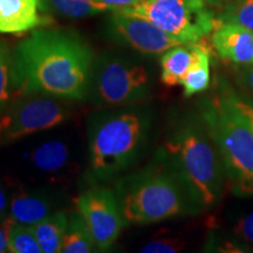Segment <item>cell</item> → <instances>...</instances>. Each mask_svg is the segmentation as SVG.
Instances as JSON below:
<instances>
[{"instance_id": "cell-20", "label": "cell", "mask_w": 253, "mask_h": 253, "mask_svg": "<svg viewBox=\"0 0 253 253\" xmlns=\"http://www.w3.org/2000/svg\"><path fill=\"white\" fill-rule=\"evenodd\" d=\"M8 252L41 253V248L32 225L15 223L13 220L8 232Z\"/></svg>"}, {"instance_id": "cell-29", "label": "cell", "mask_w": 253, "mask_h": 253, "mask_svg": "<svg viewBox=\"0 0 253 253\" xmlns=\"http://www.w3.org/2000/svg\"><path fill=\"white\" fill-rule=\"evenodd\" d=\"M239 80L246 88L253 91V65L245 66L244 71L240 74Z\"/></svg>"}, {"instance_id": "cell-1", "label": "cell", "mask_w": 253, "mask_h": 253, "mask_svg": "<svg viewBox=\"0 0 253 253\" xmlns=\"http://www.w3.org/2000/svg\"><path fill=\"white\" fill-rule=\"evenodd\" d=\"M94 61L90 45L77 32L36 28L12 50L14 93L84 101Z\"/></svg>"}, {"instance_id": "cell-9", "label": "cell", "mask_w": 253, "mask_h": 253, "mask_svg": "<svg viewBox=\"0 0 253 253\" xmlns=\"http://www.w3.org/2000/svg\"><path fill=\"white\" fill-rule=\"evenodd\" d=\"M75 207L86 221L97 251H108L118 240L122 227L126 226L114 189L93 184L79 196Z\"/></svg>"}, {"instance_id": "cell-13", "label": "cell", "mask_w": 253, "mask_h": 253, "mask_svg": "<svg viewBox=\"0 0 253 253\" xmlns=\"http://www.w3.org/2000/svg\"><path fill=\"white\" fill-rule=\"evenodd\" d=\"M54 211L55 202L46 192L21 190L12 195L9 203V217L25 225H34Z\"/></svg>"}, {"instance_id": "cell-16", "label": "cell", "mask_w": 253, "mask_h": 253, "mask_svg": "<svg viewBox=\"0 0 253 253\" xmlns=\"http://www.w3.org/2000/svg\"><path fill=\"white\" fill-rule=\"evenodd\" d=\"M68 225V214L56 210L49 216L32 225L43 253H58Z\"/></svg>"}, {"instance_id": "cell-10", "label": "cell", "mask_w": 253, "mask_h": 253, "mask_svg": "<svg viewBox=\"0 0 253 253\" xmlns=\"http://www.w3.org/2000/svg\"><path fill=\"white\" fill-rule=\"evenodd\" d=\"M109 32L119 42L143 55L163 54L182 41L170 36L143 18L113 11L109 18Z\"/></svg>"}, {"instance_id": "cell-22", "label": "cell", "mask_w": 253, "mask_h": 253, "mask_svg": "<svg viewBox=\"0 0 253 253\" xmlns=\"http://www.w3.org/2000/svg\"><path fill=\"white\" fill-rule=\"evenodd\" d=\"M13 91L12 50L5 41H0V114L7 107Z\"/></svg>"}, {"instance_id": "cell-4", "label": "cell", "mask_w": 253, "mask_h": 253, "mask_svg": "<svg viewBox=\"0 0 253 253\" xmlns=\"http://www.w3.org/2000/svg\"><path fill=\"white\" fill-rule=\"evenodd\" d=\"M236 90L224 79L201 100L198 114L219 154L226 182L239 197H253V130L235 100Z\"/></svg>"}, {"instance_id": "cell-8", "label": "cell", "mask_w": 253, "mask_h": 253, "mask_svg": "<svg viewBox=\"0 0 253 253\" xmlns=\"http://www.w3.org/2000/svg\"><path fill=\"white\" fill-rule=\"evenodd\" d=\"M71 118L65 100L46 95H19L0 114V144L46 131Z\"/></svg>"}, {"instance_id": "cell-14", "label": "cell", "mask_w": 253, "mask_h": 253, "mask_svg": "<svg viewBox=\"0 0 253 253\" xmlns=\"http://www.w3.org/2000/svg\"><path fill=\"white\" fill-rule=\"evenodd\" d=\"M199 42L182 43L163 53L160 60L161 81L166 86L181 84L183 78L197 59L201 47Z\"/></svg>"}, {"instance_id": "cell-3", "label": "cell", "mask_w": 253, "mask_h": 253, "mask_svg": "<svg viewBox=\"0 0 253 253\" xmlns=\"http://www.w3.org/2000/svg\"><path fill=\"white\" fill-rule=\"evenodd\" d=\"M151 116L135 104L94 114L88 122L91 184L119 178L140 160L147 148Z\"/></svg>"}, {"instance_id": "cell-5", "label": "cell", "mask_w": 253, "mask_h": 253, "mask_svg": "<svg viewBox=\"0 0 253 253\" xmlns=\"http://www.w3.org/2000/svg\"><path fill=\"white\" fill-rule=\"evenodd\" d=\"M162 150L184 178L201 212L219 203L225 189V172L212 137L198 113L177 121Z\"/></svg>"}, {"instance_id": "cell-30", "label": "cell", "mask_w": 253, "mask_h": 253, "mask_svg": "<svg viewBox=\"0 0 253 253\" xmlns=\"http://www.w3.org/2000/svg\"><path fill=\"white\" fill-rule=\"evenodd\" d=\"M207 4L210 6L211 8H217V9H220L223 8L224 6L229 5L230 2L235 1V0H204Z\"/></svg>"}, {"instance_id": "cell-18", "label": "cell", "mask_w": 253, "mask_h": 253, "mask_svg": "<svg viewBox=\"0 0 253 253\" xmlns=\"http://www.w3.org/2000/svg\"><path fill=\"white\" fill-rule=\"evenodd\" d=\"M97 248L86 221L78 210L68 214V225L63 237L60 252L89 253L96 252Z\"/></svg>"}, {"instance_id": "cell-24", "label": "cell", "mask_w": 253, "mask_h": 253, "mask_svg": "<svg viewBox=\"0 0 253 253\" xmlns=\"http://www.w3.org/2000/svg\"><path fill=\"white\" fill-rule=\"evenodd\" d=\"M184 248V243L178 238L172 237H164V238H157L145 244L140 250L143 253H175L182 251Z\"/></svg>"}, {"instance_id": "cell-28", "label": "cell", "mask_w": 253, "mask_h": 253, "mask_svg": "<svg viewBox=\"0 0 253 253\" xmlns=\"http://www.w3.org/2000/svg\"><path fill=\"white\" fill-rule=\"evenodd\" d=\"M95 1L102 2L104 5H108L114 11L123 7H131V6L138 5L143 2L144 0H95Z\"/></svg>"}, {"instance_id": "cell-21", "label": "cell", "mask_w": 253, "mask_h": 253, "mask_svg": "<svg viewBox=\"0 0 253 253\" xmlns=\"http://www.w3.org/2000/svg\"><path fill=\"white\" fill-rule=\"evenodd\" d=\"M217 21L240 25L253 32V0H235L218 9Z\"/></svg>"}, {"instance_id": "cell-15", "label": "cell", "mask_w": 253, "mask_h": 253, "mask_svg": "<svg viewBox=\"0 0 253 253\" xmlns=\"http://www.w3.org/2000/svg\"><path fill=\"white\" fill-rule=\"evenodd\" d=\"M72 148L62 140H49L34 148L30 162L34 169L43 175H59L72 163Z\"/></svg>"}, {"instance_id": "cell-7", "label": "cell", "mask_w": 253, "mask_h": 253, "mask_svg": "<svg viewBox=\"0 0 253 253\" xmlns=\"http://www.w3.org/2000/svg\"><path fill=\"white\" fill-rule=\"evenodd\" d=\"M115 11L143 18L183 43L199 42L217 25V15L204 0H144Z\"/></svg>"}, {"instance_id": "cell-17", "label": "cell", "mask_w": 253, "mask_h": 253, "mask_svg": "<svg viewBox=\"0 0 253 253\" xmlns=\"http://www.w3.org/2000/svg\"><path fill=\"white\" fill-rule=\"evenodd\" d=\"M42 13H54L61 17L80 19L103 12H113L108 5L95 0H40Z\"/></svg>"}, {"instance_id": "cell-2", "label": "cell", "mask_w": 253, "mask_h": 253, "mask_svg": "<svg viewBox=\"0 0 253 253\" xmlns=\"http://www.w3.org/2000/svg\"><path fill=\"white\" fill-rule=\"evenodd\" d=\"M113 189L126 226L201 212L184 178L162 148L148 166L116 179Z\"/></svg>"}, {"instance_id": "cell-12", "label": "cell", "mask_w": 253, "mask_h": 253, "mask_svg": "<svg viewBox=\"0 0 253 253\" xmlns=\"http://www.w3.org/2000/svg\"><path fill=\"white\" fill-rule=\"evenodd\" d=\"M40 0H0V33L21 34L48 24Z\"/></svg>"}, {"instance_id": "cell-25", "label": "cell", "mask_w": 253, "mask_h": 253, "mask_svg": "<svg viewBox=\"0 0 253 253\" xmlns=\"http://www.w3.org/2000/svg\"><path fill=\"white\" fill-rule=\"evenodd\" d=\"M235 100L239 110L244 115L246 121L249 122L250 126H251L253 130V100L250 99V97L243 96V95L238 94L237 91L235 93Z\"/></svg>"}, {"instance_id": "cell-27", "label": "cell", "mask_w": 253, "mask_h": 253, "mask_svg": "<svg viewBox=\"0 0 253 253\" xmlns=\"http://www.w3.org/2000/svg\"><path fill=\"white\" fill-rule=\"evenodd\" d=\"M9 203L11 198H8L6 190L0 185V221H4L9 217Z\"/></svg>"}, {"instance_id": "cell-6", "label": "cell", "mask_w": 253, "mask_h": 253, "mask_svg": "<svg viewBox=\"0 0 253 253\" xmlns=\"http://www.w3.org/2000/svg\"><path fill=\"white\" fill-rule=\"evenodd\" d=\"M153 88L150 68L138 59L107 52L95 58L88 101L103 108L136 104Z\"/></svg>"}, {"instance_id": "cell-26", "label": "cell", "mask_w": 253, "mask_h": 253, "mask_svg": "<svg viewBox=\"0 0 253 253\" xmlns=\"http://www.w3.org/2000/svg\"><path fill=\"white\" fill-rule=\"evenodd\" d=\"M13 219L8 217L4 221H0V253L8 252V232Z\"/></svg>"}, {"instance_id": "cell-23", "label": "cell", "mask_w": 253, "mask_h": 253, "mask_svg": "<svg viewBox=\"0 0 253 253\" xmlns=\"http://www.w3.org/2000/svg\"><path fill=\"white\" fill-rule=\"evenodd\" d=\"M229 235L244 245L249 252L253 251V212L244 213L231 221Z\"/></svg>"}, {"instance_id": "cell-11", "label": "cell", "mask_w": 253, "mask_h": 253, "mask_svg": "<svg viewBox=\"0 0 253 253\" xmlns=\"http://www.w3.org/2000/svg\"><path fill=\"white\" fill-rule=\"evenodd\" d=\"M211 43L223 61L244 67L253 65V32L248 28L217 21L211 32Z\"/></svg>"}, {"instance_id": "cell-19", "label": "cell", "mask_w": 253, "mask_h": 253, "mask_svg": "<svg viewBox=\"0 0 253 253\" xmlns=\"http://www.w3.org/2000/svg\"><path fill=\"white\" fill-rule=\"evenodd\" d=\"M211 84V53L210 49L201 43L197 59L183 78L181 86L185 97L203 93Z\"/></svg>"}]
</instances>
